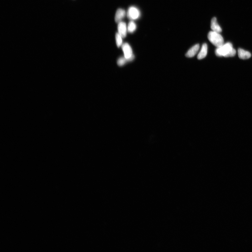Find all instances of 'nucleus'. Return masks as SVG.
Here are the masks:
<instances>
[{"mask_svg": "<svg viewBox=\"0 0 252 252\" xmlns=\"http://www.w3.org/2000/svg\"><path fill=\"white\" fill-rule=\"evenodd\" d=\"M216 54L218 57H233L236 54V51L233 48L232 44L228 42L224 43L220 47L217 48L216 50Z\"/></svg>", "mask_w": 252, "mask_h": 252, "instance_id": "1", "label": "nucleus"}, {"mask_svg": "<svg viewBox=\"0 0 252 252\" xmlns=\"http://www.w3.org/2000/svg\"><path fill=\"white\" fill-rule=\"evenodd\" d=\"M209 40L217 48L221 47L224 44V39L220 33L213 31H210L208 34Z\"/></svg>", "mask_w": 252, "mask_h": 252, "instance_id": "2", "label": "nucleus"}, {"mask_svg": "<svg viewBox=\"0 0 252 252\" xmlns=\"http://www.w3.org/2000/svg\"><path fill=\"white\" fill-rule=\"evenodd\" d=\"M140 12L137 8L134 6L130 7L128 9L127 16L129 19L131 20H136L140 17Z\"/></svg>", "mask_w": 252, "mask_h": 252, "instance_id": "3", "label": "nucleus"}, {"mask_svg": "<svg viewBox=\"0 0 252 252\" xmlns=\"http://www.w3.org/2000/svg\"><path fill=\"white\" fill-rule=\"evenodd\" d=\"M122 48L124 52V57L126 58L129 59L133 56L132 49L128 43H124L122 46Z\"/></svg>", "mask_w": 252, "mask_h": 252, "instance_id": "4", "label": "nucleus"}, {"mask_svg": "<svg viewBox=\"0 0 252 252\" xmlns=\"http://www.w3.org/2000/svg\"><path fill=\"white\" fill-rule=\"evenodd\" d=\"M118 33L123 38H125L126 36L128 28L125 22H121L118 23Z\"/></svg>", "mask_w": 252, "mask_h": 252, "instance_id": "5", "label": "nucleus"}, {"mask_svg": "<svg viewBox=\"0 0 252 252\" xmlns=\"http://www.w3.org/2000/svg\"><path fill=\"white\" fill-rule=\"evenodd\" d=\"M210 27L212 31L221 33L222 31L221 27L219 24L218 21L216 17H214L212 18L210 24Z\"/></svg>", "mask_w": 252, "mask_h": 252, "instance_id": "6", "label": "nucleus"}, {"mask_svg": "<svg viewBox=\"0 0 252 252\" xmlns=\"http://www.w3.org/2000/svg\"><path fill=\"white\" fill-rule=\"evenodd\" d=\"M126 13L125 11L123 9H119L118 10L116 13L115 16V20L117 23H119L122 22V20L125 17Z\"/></svg>", "mask_w": 252, "mask_h": 252, "instance_id": "7", "label": "nucleus"}, {"mask_svg": "<svg viewBox=\"0 0 252 252\" xmlns=\"http://www.w3.org/2000/svg\"><path fill=\"white\" fill-rule=\"evenodd\" d=\"M200 45L196 44L192 47L186 53V56L188 57H193L197 54L200 49Z\"/></svg>", "mask_w": 252, "mask_h": 252, "instance_id": "8", "label": "nucleus"}, {"mask_svg": "<svg viewBox=\"0 0 252 252\" xmlns=\"http://www.w3.org/2000/svg\"><path fill=\"white\" fill-rule=\"evenodd\" d=\"M208 52V46L206 43L203 44L202 48L198 55V59L202 60L207 56Z\"/></svg>", "mask_w": 252, "mask_h": 252, "instance_id": "9", "label": "nucleus"}, {"mask_svg": "<svg viewBox=\"0 0 252 252\" xmlns=\"http://www.w3.org/2000/svg\"><path fill=\"white\" fill-rule=\"evenodd\" d=\"M238 53L240 58L242 59H248L251 56L250 52L241 48H239L238 50Z\"/></svg>", "mask_w": 252, "mask_h": 252, "instance_id": "10", "label": "nucleus"}, {"mask_svg": "<svg viewBox=\"0 0 252 252\" xmlns=\"http://www.w3.org/2000/svg\"><path fill=\"white\" fill-rule=\"evenodd\" d=\"M135 58L134 55L129 59H126L125 57H121L118 60L117 64L120 66H123L127 62L131 61L134 59Z\"/></svg>", "mask_w": 252, "mask_h": 252, "instance_id": "11", "label": "nucleus"}, {"mask_svg": "<svg viewBox=\"0 0 252 252\" xmlns=\"http://www.w3.org/2000/svg\"><path fill=\"white\" fill-rule=\"evenodd\" d=\"M128 28V31L130 33H132L135 32L137 29V26L135 22L133 21L129 22L128 26L127 27Z\"/></svg>", "mask_w": 252, "mask_h": 252, "instance_id": "12", "label": "nucleus"}, {"mask_svg": "<svg viewBox=\"0 0 252 252\" xmlns=\"http://www.w3.org/2000/svg\"><path fill=\"white\" fill-rule=\"evenodd\" d=\"M122 37L118 33L116 34V44L118 47H120L122 45Z\"/></svg>", "mask_w": 252, "mask_h": 252, "instance_id": "13", "label": "nucleus"}]
</instances>
